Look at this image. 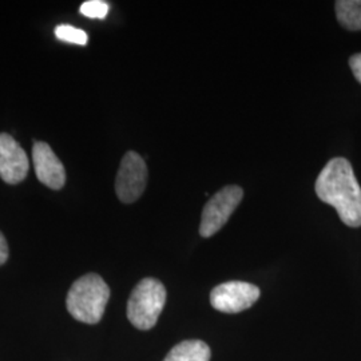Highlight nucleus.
Listing matches in <instances>:
<instances>
[{
    "mask_svg": "<svg viewBox=\"0 0 361 361\" xmlns=\"http://www.w3.org/2000/svg\"><path fill=\"white\" fill-rule=\"evenodd\" d=\"M314 190L323 202L335 207L345 225L361 226V188L348 159H331L319 174Z\"/></svg>",
    "mask_w": 361,
    "mask_h": 361,
    "instance_id": "1",
    "label": "nucleus"
},
{
    "mask_svg": "<svg viewBox=\"0 0 361 361\" xmlns=\"http://www.w3.org/2000/svg\"><path fill=\"white\" fill-rule=\"evenodd\" d=\"M110 289L99 274L89 273L78 279L68 290L66 305L70 314L82 323L97 324L104 316Z\"/></svg>",
    "mask_w": 361,
    "mask_h": 361,
    "instance_id": "2",
    "label": "nucleus"
},
{
    "mask_svg": "<svg viewBox=\"0 0 361 361\" xmlns=\"http://www.w3.org/2000/svg\"><path fill=\"white\" fill-rule=\"evenodd\" d=\"M166 302V289L155 279H143L133 289L128 302V319L135 328L147 331L154 326Z\"/></svg>",
    "mask_w": 361,
    "mask_h": 361,
    "instance_id": "3",
    "label": "nucleus"
},
{
    "mask_svg": "<svg viewBox=\"0 0 361 361\" xmlns=\"http://www.w3.org/2000/svg\"><path fill=\"white\" fill-rule=\"evenodd\" d=\"M244 190L240 186H225L213 195L202 210L200 234L205 238L214 235L229 221L233 212L240 205Z\"/></svg>",
    "mask_w": 361,
    "mask_h": 361,
    "instance_id": "4",
    "label": "nucleus"
},
{
    "mask_svg": "<svg viewBox=\"0 0 361 361\" xmlns=\"http://www.w3.org/2000/svg\"><path fill=\"white\" fill-rule=\"evenodd\" d=\"M147 166L142 157L129 152L121 161L116 180V193L123 204L135 202L146 188Z\"/></svg>",
    "mask_w": 361,
    "mask_h": 361,
    "instance_id": "5",
    "label": "nucleus"
},
{
    "mask_svg": "<svg viewBox=\"0 0 361 361\" xmlns=\"http://www.w3.org/2000/svg\"><path fill=\"white\" fill-rule=\"evenodd\" d=\"M259 298L256 285L244 281H229L216 286L210 293V304L224 313H240L249 310Z\"/></svg>",
    "mask_w": 361,
    "mask_h": 361,
    "instance_id": "6",
    "label": "nucleus"
},
{
    "mask_svg": "<svg viewBox=\"0 0 361 361\" xmlns=\"http://www.w3.org/2000/svg\"><path fill=\"white\" fill-rule=\"evenodd\" d=\"M30 169L26 152L10 134H0V178L16 185L25 180Z\"/></svg>",
    "mask_w": 361,
    "mask_h": 361,
    "instance_id": "7",
    "label": "nucleus"
},
{
    "mask_svg": "<svg viewBox=\"0 0 361 361\" xmlns=\"http://www.w3.org/2000/svg\"><path fill=\"white\" fill-rule=\"evenodd\" d=\"M32 162L37 177L43 185L54 190L65 186V166L47 143L35 142L32 147Z\"/></svg>",
    "mask_w": 361,
    "mask_h": 361,
    "instance_id": "8",
    "label": "nucleus"
},
{
    "mask_svg": "<svg viewBox=\"0 0 361 361\" xmlns=\"http://www.w3.org/2000/svg\"><path fill=\"white\" fill-rule=\"evenodd\" d=\"M210 348L201 340H186L176 345L164 361H209Z\"/></svg>",
    "mask_w": 361,
    "mask_h": 361,
    "instance_id": "9",
    "label": "nucleus"
},
{
    "mask_svg": "<svg viewBox=\"0 0 361 361\" xmlns=\"http://www.w3.org/2000/svg\"><path fill=\"white\" fill-rule=\"evenodd\" d=\"M336 15L341 26L350 31L361 30V0L336 1Z\"/></svg>",
    "mask_w": 361,
    "mask_h": 361,
    "instance_id": "10",
    "label": "nucleus"
},
{
    "mask_svg": "<svg viewBox=\"0 0 361 361\" xmlns=\"http://www.w3.org/2000/svg\"><path fill=\"white\" fill-rule=\"evenodd\" d=\"M55 35L59 40H63L67 43H74V44H80L85 46L89 42L87 34L77 28V27L68 26V25H61L55 28Z\"/></svg>",
    "mask_w": 361,
    "mask_h": 361,
    "instance_id": "11",
    "label": "nucleus"
},
{
    "mask_svg": "<svg viewBox=\"0 0 361 361\" xmlns=\"http://www.w3.org/2000/svg\"><path fill=\"white\" fill-rule=\"evenodd\" d=\"M110 6L102 1V0H89L82 3L79 11L82 15L87 18H97V19H104L106 15L109 13Z\"/></svg>",
    "mask_w": 361,
    "mask_h": 361,
    "instance_id": "12",
    "label": "nucleus"
},
{
    "mask_svg": "<svg viewBox=\"0 0 361 361\" xmlns=\"http://www.w3.org/2000/svg\"><path fill=\"white\" fill-rule=\"evenodd\" d=\"M349 66H350V70H352L355 78L361 83V54H356V55L350 56Z\"/></svg>",
    "mask_w": 361,
    "mask_h": 361,
    "instance_id": "13",
    "label": "nucleus"
},
{
    "mask_svg": "<svg viewBox=\"0 0 361 361\" xmlns=\"http://www.w3.org/2000/svg\"><path fill=\"white\" fill-rule=\"evenodd\" d=\"M8 258V245L4 235L0 232V265H3Z\"/></svg>",
    "mask_w": 361,
    "mask_h": 361,
    "instance_id": "14",
    "label": "nucleus"
}]
</instances>
